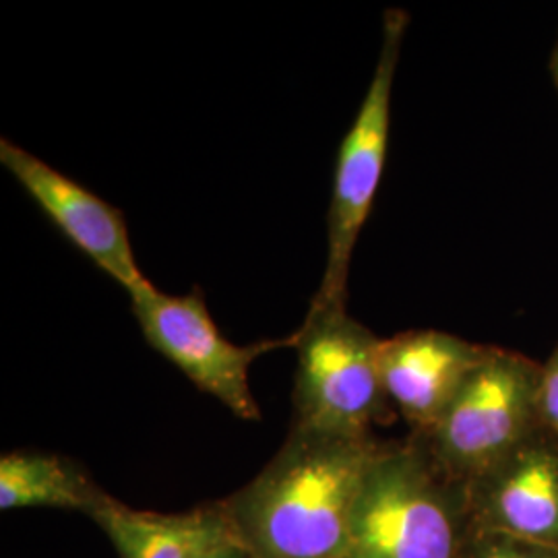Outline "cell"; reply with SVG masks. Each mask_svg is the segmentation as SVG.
Returning <instances> with one entry per match:
<instances>
[{
    "label": "cell",
    "instance_id": "1",
    "mask_svg": "<svg viewBox=\"0 0 558 558\" xmlns=\"http://www.w3.org/2000/svg\"><path fill=\"white\" fill-rule=\"evenodd\" d=\"M379 447L292 426L276 458L221 505L232 538L251 558H345L352 507Z\"/></svg>",
    "mask_w": 558,
    "mask_h": 558
},
{
    "label": "cell",
    "instance_id": "2",
    "mask_svg": "<svg viewBox=\"0 0 558 558\" xmlns=\"http://www.w3.org/2000/svg\"><path fill=\"white\" fill-rule=\"evenodd\" d=\"M472 523L465 486L418 435L380 445L352 507L345 558H459Z\"/></svg>",
    "mask_w": 558,
    "mask_h": 558
},
{
    "label": "cell",
    "instance_id": "3",
    "mask_svg": "<svg viewBox=\"0 0 558 558\" xmlns=\"http://www.w3.org/2000/svg\"><path fill=\"white\" fill-rule=\"evenodd\" d=\"M299 356L294 424L339 437H371L389 399L379 366L380 338L345 308L308 311L294 333Z\"/></svg>",
    "mask_w": 558,
    "mask_h": 558
},
{
    "label": "cell",
    "instance_id": "4",
    "mask_svg": "<svg viewBox=\"0 0 558 558\" xmlns=\"http://www.w3.org/2000/svg\"><path fill=\"white\" fill-rule=\"evenodd\" d=\"M542 364L495 348L424 440L440 472L468 484L530 439L539 424Z\"/></svg>",
    "mask_w": 558,
    "mask_h": 558
},
{
    "label": "cell",
    "instance_id": "5",
    "mask_svg": "<svg viewBox=\"0 0 558 558\" xmlns=\"http://www.w3.org/2000/svg\"><path fill=\"white\" fill-rule=\"evenodd\" d=\"M408 15L387 9L375 75L359 114L339 147L333 195L327 214V263L308 311L345 308L350 265L360 232L377 197L391 129V96Z\"/></svg>",
    "mask_w": 558,
    "mask_h": 558
},
{
    "label": "cell",
    "instance_id": "6",
    "mask_svg": "<svg viewBox=\"0 0 558 558\" xmlns=\"http://www.w3.org/2000/svg\"><path fill=\"white\" fill-rule=\"evenodd\" d=\"M129 299L143 338L156 352L236 418L259 422V403L248 383L251 364L274 350L294 345V336L248 345L232 343L209 315L201 288L184 296H170L147 279Z\"/></svg>",
    "mask_w": 558,
    "mask_h": 558
},
{
    "label": "cell",
    "instance_id": "7",
    "mask_svg": "<svg viewBox=\"0 0 558 558\" xmlns=\"http://www.w3.org/2000/svg\"><path fill=\"white\" fill-rule=\"evenodd\" d=\"M0 163L40 205L60 232L106 276L120 283L126 294L147 281L135 259L126 220L120 209L13 141H0Z\"/></svg>",
    "mask_w": 558,
    "mask_h": 558
},
{
    "label": "cell",
    "instance_id": "8",
    "mask_svg": "<svg viewBox=\"0 0 558 558\" xmlns=\"http://www.w3.org/2000/svg\"><path fill=\"white\" fill-rule=\"evenodd\" d=\"M474 530L558 548V439L539 428L515 451L465 484Z\"/></svg>",
    "mask_w": 558,
    "mask_h": 558
},
{
    "label": "cell",
    "instance_id": "9",
    "mask_svg": "<svg viewBox=\"0 0 558 558\" xmlns=\"http://www.w3.org/2000/svg\"><path fill=\"white\" fill-rule=\"evenodd\" d=\"M490 350L493 345L437 329L403 331L380 339L383 387L387 399L412 426V435H426L435 428Z\"/></svg>",
    "mask_w": 558,
    "mask_h": 558
},
{
    "label": "cell",
    "instance_id": "10",
    "mask_svg": "<svg viewBox=\"0 0 558 558\" xmlns=\"http://www.w3.org/2000/svg\"><path fill=\"white\" fill-rule=\"evenodd\" d=\"M87 515L100 525L120 558H203L234 542L221 507L163 515L131 509L104 495Z\"/></svg>",
    "mask_w": 558,
    "mask_h": 558
},
{
    "label": "cell",
    "instance_id": "11",
    "mask_svg": "<svg viewBox=\"0 0 558 558\" xmlns=\"http://www.w3.org/2000/svg\"><path fill=\"white\" fill-rule=\"evenodd\" d=\"M106 493L71 459L13 451L0 458V509H71L89 513Z\"/></svg>",
    "mask_w": 558,
    "mask_h": 558
},
{
    "label": "cell",
    "instance_id": "12",
    "mask_svg": "<svg viewBox=\"0 0 558 558\" xmlns=\"http://www.w3.org/2000/svg\"><path fill=\"white\" fill-rule=\"evenodd\" d=\"M459 558H558V548L472 527Z\"/></svg>",
    "mask_w": 558,
    "mask_h": 558
},
{
    "label": "cell",
    "instance_id": "13",
    "mask_svg": "<svg viewBox=\"0 0 558 558\" xmlns=\"http://www.w3.org/2000/svg\"><path fill=\"white\" fill-rule=\"evenodd\" d=\"M539 424L558 439V345L539 373Z\"/></svg>",
    "mask_w": 558,
    "mask_h": 558
},
{
    "label": "cell",
    "instance_id": "14",
    "mask_svg": "<svg viewBox=\"0 0 558 558\" xmlns=\"http://www.w3.org/2000/svg\"><path fill=\"white\" fill-rule=\"evenodd\" d=\"M203 558H251L242 548H240L236 542H230V544H226V546H221L218 550H214V553H209V555H205Z\"/></svg>",
    "mask_w": 558,
    "mask_h": 558
},
{
    "label": "cell",
    "instance_id": "15",
    "mask_svg": "<svg viewBox=\"0 0 558 558\" xmlns=\"http://www.w3.org/2000/svg\"><path fill=\"white\" fill-rule=\"evenodd\" d=\"M553 73H555V83H557L558 87V46L557 50H555V59H553Z\"/></svg>",
    "mask_w": 558,
    "mask_h": 558
}]
</instances>
